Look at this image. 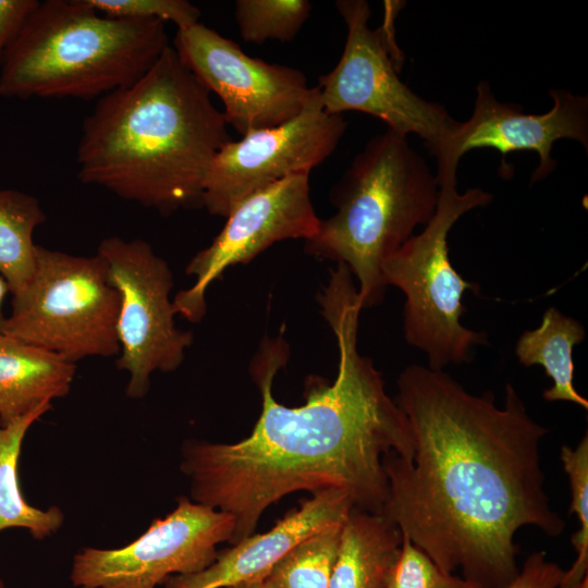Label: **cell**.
<instances>
[{"label": "cell", "instance_id": "cell-24", "mask_svg": "<svg viewBox=\"0 0 588 588\" xmlns=\"http://www.w3.org/2000/svg\"><path fill=\"white\" fill-rule=\"evenodd\" d=\"M387 588H479L464 577L444 573L411 539L402 534L399 558Z\"/></svg>", "mask_w": 588, "mask_h": 588}, {"label": "cell", "instance_id": "cell-6", "mask_svg": "<svg viewBox=\"0 0 588 588\" xmlns=\"http://www.w3.org/2000/svg\"><path fill=\"white\" fill-rule=\"evenodd\" d=\"M438 183L440 196L432 219L383 262L381 272L385 285L396 286L406 297L405 340L427 356L429 368L443 370L448 365L468 362L470 350L487 343L485 332L461 322L466 311L465 291L477 294L480 287L454 269L448 236L463 215L488 206L493 195L479 187L460 193L456 176H445Z\"/></svg>", "mask_w": 588, "mask_h": 588}, {"label": "cell", "instance_id": "cell-11", "mask_svg": "<svg viewBox=\"0 0 588 588\" xmlns=\"http://www.w3.org/2000/svg\"><path fill=\"white\" fill-rule=\"evenodd\" d=\"M172 47L183 65L220 98L228 125L242 136L291 120L315 90L299 70L253 58L200 22L177 29Z\"/></svg>", "mask_w": 588, "mask_h": 588}, {"label": "cell", "instance_id": "cell-14", "mask_svg": "<svg viewBox=\"0 0 588 588\" xmlns=\"http://www.w3.org/2000/svg\"><path fill=\"white\" fill-rule=\"evenodd\" d=\"M552 108L541 114H527L517 103L499 101L490 84L481 81L476 86V99L470 118L457 124L437 158V179L456 175L460 159L468 151L492 148L501 152L500 174L513 175L506 156L514 151H535L539 164L531 174V183L544 180L556 168L551 157L559 139H573L588 151V97L568 90L551 89Z\"/></svg>", "mask_w": 588, "mask_h": 588}, {"label": "cell", "instance_id": "cell-23", "mask_svg": "<svg viewBox=\"0 0 588 588\" xmlns=\"http://www.w3.org/2000/svg\"><path fill=\"white\" fill-rule=\"evenodd\" d=\"M561 460L571 485L569 514H575L580 527L572 536L577 558L572 567L563 573L559 588H574L588 577V436L581 438L575 449L563 445Z\"/></svg>", "mask_w": 588, "mask_h": 588}, {"label": "cell", "instance_id": "cell-17", "mask_svg": "<svg viewBox=\"0 0 588 588\" xmlns=\"http://www.w3.org/2000/svg\"><path fill=\"white\" fill-rule=\"evenodd\" d=\"M402 532L383 514L352 507L341 528L330 588H387Z\"/></svg>", "mask_w": 588, "mask_h": 588}, {"label": "cell", "instance_id": "cell-27", "mask_svg": "<svg viewBox=\"0 0 588 588\" xmlns=\"http://www.w3.org/2000/svg\"><path fill=\"white\" fill-rule=\"evenodd\" d=\"M38 4V0H0V60Z\"/></svg>", "mask_w": 588, "mask_h": 588}, {"label": "cell", "instance_id": "cell-4", "mask_svg": "<svg viewBox=\"0 0 588 588\" xmlns=\"http://www.w3.org/2000/svg\"><path fill=\"white\" fill-rule=\"evenodd\" d=\"M169 46L162 21L108 17L86 0L39 1L0 60V95L98 100L138 81Z\"/></svg>", "mask_w": 588, "mask_h": 588}, {"label": "cell", "instance_id": "cell-31", "mask_svg": "<svg viewBox=\"0 0 588 588\" xmlns=\"http://www.w3.org/2000/svg\"><path fill=\"white\" fill-rule=\"evenodd\" d=\"M0 588H8L2 579H0Z\"/></svg>", "mask_w": 588, "mask_h": 588}, {"label": "cell", "instance_id": "cell-3", "mask_svg": "<svg viewBox=\"0 0 588 588\" xmlns=\"http://www.w3.org/2000/svg\"><path fill=\"white\" fill-rule=\"evenodd\" d=\"M228 126L170 45L145 75L99 98L84 118L77 177L161 215L203 207L209 168L231 140Z\"/></svg>", "mask_w": 588, "mask_h": 588}, {"label": "cell", "instance_id": "cell-15", "mask_svg": "<svg viewBox=\"0 0 588 588\" xmlns=\"http://www.w3.org/2000/svg\"><path fill=\"white\" fill-rule=\"evenodd\" d=\"M353 502L340 489L313 493L298 510L289 512L264 534L250 535L217 554L201 572L168 578L167 588H222L264 579L273 565L299 542L335 524H342Z\"/></svg>", "mask_w": 588, "mask_h": 588}, {"label": "cell", "instance_id": "cell-7", "mask_svg": "<svg viewBox=\"0 0 588 588\" xmlns=\"http://www.w3.org/2000/svg\"><path fill=\"white\" fill-rule=\"evenodd\" d=\"M120 295L105 260L37 245L34 273L12 295L3 335L49 351L65 360L120 354Z\"/></svg>", "mask_w": 588, "mask_h": 588}, {"label": "cell", "instance_id": "cell-32", "mask_svg": "<svg viewBox=\"0 0 588 588\" xmlns=\"http://www.w3.org/2000/svg\"><path fill=\"white\" fill-rule=\"evenodd\" d=\"M384 2H387V1H384ZM390 2H395V1H390ZM395 3H397L402 8V5L399 2H395Z\"/></svg>", "mask_w": 588, "mask_h": 588}, {"label": "cell", "instance_id": "cell-9", "mask_svg": "<svg viewBox=\"0 0 588 588\" xmlns=\"http://www.w3.org/2000/svg\"><path fill=\"white\" fill-rule=\"evenodd\" d=\"M97 254L120 295L117 368L130 375L126 396L142 399L155 371L171 372L182 365L193 334L175 324L173 274L149 243L109 236L99 243Z\"/></svg>", "mask_w": 588, "mask_h": 588}, {"label": "cell", "instance_id": "cell-20", "mask_svg": "<svg viewBox=\"0 0 588 588\" xmlns=\"http://www.w3.org/2000/svg\"><path fill=\"white\" fill-rule=\"evenodd\" d=\"M46 221L39 200L17 189H0V274L12 295L30 280L36 264L34 232Z\"/></svg>", "mask_w": 588, "mask_h": 588}, {"label": "cell", "instance_id": "cell-2", "mask_svg": "<svg viewBox=\"0 0 588 588\" xmlns=\"http://www.w3.org/2000/svg\"><path fill=\"white\" fill-rule=\"evenodd\" d=\"M318 302L338 343L334 380L311 376L305 404H280L272 382L286 365L289 347L281 335L265 338L250 364L262 403L249 436L234 443L182 445L180 469L189 480V499L233 517L231 544L253 535L266 509L296 491L340 489L354 507L383 514L389 497L383 456L412 458L407 418L372 360L358 351L363 308L346 266L330 271Z\"/></svg>", "mask_w": 588, "mask_h": 588}, {"label": "cell", "instance_id": "cell-25", "mask_svg": "<svg viewBox=\"0 0 588 588\" xmlns=\"http://www.w3.org/2000/svg\"><path fill=\"white\" fill-rule=\"evenodd\" d=\"M101 15L124 20L172 22L177 29L199 21L200 11L186 0H86Z\"/></svg>", "mask_w": 588, "mask_h": 588}, {"label": "cell", "instance_id": "cell-26", "mask_svg": "<svg viewBox=\"0 0 588 588\" xmlns=\"http://www.w3.org/2000/svg\"><path fill=\"white\" fill-rule=\"evenodd\" d=\"M564 571L543 551L530 554L522 571L505 588H559Z\"/></svg>", "mask_w": 588, "mask_h": 588}, {"label": "cell", "instance_id": "cell-8", "mask_svg": "<svg viewBox=\"0 0 588 588\" xmlns=\"http://www.w3.org/2000/svg\"><path fill=\"white\" fill-rule=\"evenodd\" d=\"M335 7L347 34L339 62L316 85L323 109L331 114L372 115L389 130L419 136L436 157L458 122L443 106L421 98L400 78L404 57L394 37L399 11L385 7L381 26L372 29L367 1L339 0Z\"/></svg>", "mask_w": 588, "mask_h": 588}, {"label": "cell", "instance_id": "cell-13", "mask_svg": "<svg viewBox=\"0 0 588 588\" xmlns=\"http://www.w3.org/2000/svg\"><path fill=\"white\" fill-rule=\"evenodd\" d=\"M309 174H293L257 191L229 213L220 233L187 264L185 271L196 281L172 299L175 314L199 322L209 285L229 267L249 262L277 242L316 234L320 219L310 198Z\"/></svg>", "mask_w": 588, "mask_h": 588}, {"label": "cell", "instance_id": "cell-18", "mask_svg": "<svg viewBox=\"0 0 588 588\" xmlns=\"http://www.w3.org/2000/svg\"><path fill=\"white\" fill-rule=\"evenodd\" d=\"M586 338L584 326L576 319L563 315L555 307H549L541 324L524 331L515 345V355L526 367L542 366L553 381L543 391L546 401L572 402L588 409V400L574 387L573 348Z\"/></svg>", "mask_w": 588, "mask_h": 588}, {"label": "cell", "instance_id": "cell-10", "mask_svg": "<svg viewBox=\"0 0 588 588\" xmlns=\"http://www.w3.org/2000/svg\"><path fill=\"white\" fill-rule=\"evenodd\" d=\"M233 517L181 497L173 511L154 519L128 544L87 547L75 553L70 579L75 588H156L171 575H191L211 565L217 546L230 542Z\"/></svg>", "mask_w": 588, "mask_h": 588}, {"label": "cell", "instance_id": "cell-1", "mask_svg": "<svg viewBox=\"0 0 588 588\" xmlns=\"http://www.w3.org/2000/svg\"><path fill=\"white\" fill-rule=\"evenodd\" d=\"M395 402L413 438L411 460L387 453L383 515L444 573L479 588H505L518 574L515 534L532 526L559 536L564 519L544 490L540 442L548 429L507 383L498 406L443 370L413 364Z\"/></svg>", "mask_w": 588, "mask_h": 588}, {"label": "cell", "instance_id": "cell-22", "mask_svg": "<svg viewBox=\"0 0 588 588\" xmlns=\"http://www.w3.org/2000/svg\"><path fill=\"white\" fill-rule=\"evenodd\" d=\"M311 7L307 0H237L234 17L245 42H285L299 33Z\"/></svg>", "mask_w": 588, "mask_h": 588}, {"label": "cell", "instance_id": "cell-21", "mask_svg": "<svg viewBox=\"0 0 588 588\" xmlns=\"http://www.w3.org/2000/svg\"><path fill=\"white\" fill-rule=\"evenodd\" d=\"M342 524L306 538L277 562L264 581L269 588H330Z\"/></svg>", "mask_w": 588, "mask_h": 588}, {"label": "cell", "instance_id": "cell-16", "mask_svg": "<svg viewBox=\"0 0 588 588\" xmlns=\"http://www.w3.org/2000/svg\"><path fill=\"white\" fill-rule=\"evenodd\" d=\"M73 363L14 338L0 336V425L65 396L75 377Z\"/></svg>", "mask_w": 588, "mask_h": 588}, {"label": "cell", "instance_id": "cell-5", "mask_svg": "<svg viewBox=\"0 0 588 588\" xmlns=\"http://www.w3.org/2000/svg\"><path fill=\"white\" fill-rule=\"evenodd\" d=\"M440 187L406 135L387 130L371 137L330 192L335 212L320 219L305 250L345 265L358 281L362 308L383 301V262L418 225L432 219Z\"/></svg>", "mask_w": 588, "mask_h": 588}, {"label": "cell", "instance_id": "cell-28", "mask_svg": "<svg viewBox=\"0 0 588 588\" xmlns=\"http://www.w3.org/2000/svg\"><path fill=\"white\" fill-rule=\"evenodd\" d=\"M8 292H10L8 283L3 279V277L0 274V336L3 335V328H4L5 318H7L3 315L2 304Z\"/></svg>", "mask_w": 588, "mask_h": 588}, {"label": "cell", "instance_id": "cell-19", "mask_svg": "<svg viewBox=\"0 0 588 588\" xmlns=\"http://www.w3.org/2000/svg\"><path fill=\"white\" fill-rule=\"evenodd\" d=\"M52 407L45 403L33 412L0 425V531L23 528L36 540L56 534L64 523L58 506L41 510L30 505L22 493L19 479V460L23 440L35 421Z\"/></svg>", "mask_w": 588, "mask_h": 588}, {"label": "cell", "instance_id": "cell-29", "mask_svg": "<svg viewBox=\"0 0 588 588\" xmlns=\"http://www.w3.org/2000/svg\"><path fill=\"white\" fill-rule=\"evenodd\" d=\"M228 588H269L264 579L238 583Z\"/></svg>", "mask_w": 588, "mask_h": 588}, {"label": "cell", "instance_id": "cell-30", "mask_svg": "<svg viewBox=\"0 0 588 588\" xmlns=\"http://www.w3.org/2000/svg\"><path fill=\"white\" fill-rule=\"evenodd\" d=\"M574 588H588V577H586L583 581H580L577 586Z\"/></svg>", "mask_w": 588, "mask_h": 588}, {"label": "cell", "instance_id": "cell-12", "mask_svg": "<svg viewBox=\"0 0 588 588\" xmlns=\"http://www.w3.org/2000/svg\"><path fill=\"white\" fill-rule=\"evenodd\" d=\"M346 128L342 114L323 109L315 86L297 115L230 140L219 150L205 180L203 207L226 218L253 193L290 175L310 173L332 155Z\"/></svg>", "mask_w": 588, "mask_h": 588}]
</instances>
